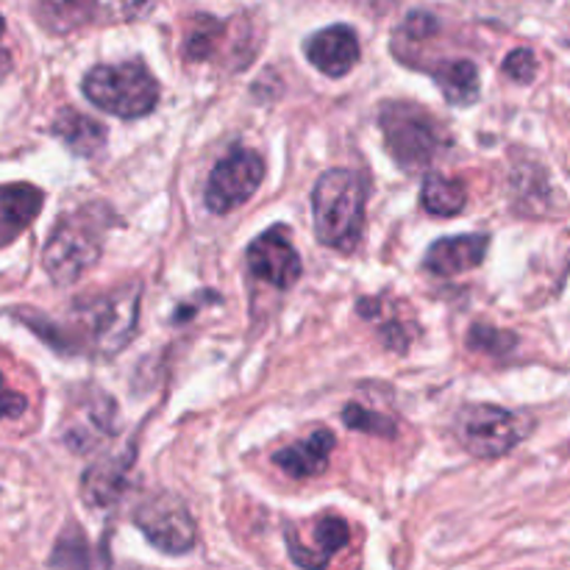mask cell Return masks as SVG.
Here are the masks:
<instances>
[{"instance_id":"cell-1","label":"cell","mask_w":570,"mask_h":570,"mask_svg":"<svg viewBox=\"0 0 570 570\" xmlns=\"http://www.w3.org/2000/svg\"><path fill=\"white\" fill-rule=\"evenodd\" d=\"M139 304H142V284L131 282L115 293L76 301L65 323L31 315V312H17V317L26 321L45 343H50L61 354H89L98 360H111L137 334Z\"/></svg>"},{"instance_id":"cell-2","label":"cell","mask_w":570,"mask_h":570,"mask_svg":"<svg viewBox=\"0 0 570 570\" xmlns=\"http://www.w3.org/2000/svg\"><path fill=\"white\" fill-rule=\"evenodd\" d=\"M367 184L354 170H326L312 189V215L321 245L351 254L362 239Z\"/></svg>"},{"instance_id":"cell-3","label":"cell","mask_w":570,"mask_h":570,"mask_svg":"<svg viewBox=\"0 0 570 570\" xmlns=\"http://www.w3.org/2000/svg\"><path fill=\"white\" fill-rule=\"evenodd\" d=\"M109 226V212L104 206H83V209L61 215L50 232L42 250V267L50 282L65 287L76 284L104 250V232Z\"/></svg>"},{"instance_id":"cell-4","label":"cell","mask_w":570,"mask_h":570,"mask_svg":"<svg viewBox=\"0 0 570 570\" xmlns=\"http://www.w3.org/2000/svg\"><path fill=\"white\" fill-rule=\"evenodd\" d=\"M83 95L92 106L137 120L150 115L159 104V81L150 76L142 61H120V65H98L83 76Z\"/></svg>"},{"instance_id":"cell-5","label":"cell","mask_w":570,"mask_h":570,"mask_svg":"<svg viewBox=\"0 0 570 570\" xmlns=\"http://www.w3.org/2000/svg\"><path fill=\"white\" fill-rule=\"evenodd\" d=\"M379 126H382L384 145L393 154V159L410 173L432 165L449 142L443 126L432 111L415 104H404V100L384 104L379 111Z\"/></svg>"},{"instance_id":"cell-6","label":"cell","mask_w":570,"mask_h":570,"mask_svg":"<svg viewBox=\"0 0 570 570\" xmlns=\"http://www.w3.org/2000/svg\"><path fill=\"white\" fill-rule=\"evenodd\" d=\"M529 421L495 404H471L460 410L454 423L456 440L476 460H499L521 445L529 434Z\"/></svg>"},{"instance_id":"cell-7","label":"cell","mask_w":570,"mask_h":570,"mask_svg":"<svg viewBox=\"0 0 570 570\" xmlns=\"http://www.w3.org/2000/svg\"><path fill=\"white\" fill-rule=\"evenodd\" d=\"M265 181V159L256 150L237 148L217 161L206 181L204 200L215 215H228L243 206Z\"/></svg>"},{"instance_id":"cell-8","label":"cell","mask_w":570,"mask_h":570,"mask_svg":"<svg viewBox=\"0 0 570 570\" xmlns=\"http://www.w3.org/2000/svg\"><path fill=\"white\" fill-rule=\"evenodd\" d=\"M134 523L148 538V543L165 554H187L198 543L193 515L176 495H154L142 501L134 512Z\"/></svg>"},{"instance_id":"cell-9","label":"cell","mask_w":570,"mask_h":570,"mask_svg":"<svg viewBox=\"0 0 570 570\" xmlns=\"http://www.w3.org/2000/svg\"><path fill=\"white\" fill-rule=\"evenodd\" d=\"M245 262L256 278L273 284L276 289H289L304 273L287 226H273L262 232L245 250Z\"/></svg>"},{"instance_id":"cell-10","label":"cell","mask_w":570,"mask_h":570,"mask_svg":"<svg viewBox=\"0 0 570 570\" xmlns=\"http://www.w3.org/2000/svg\"><path fill=\"white\" fill-rule=\"evenodd\" d=\"M284 538H287L289 560H293L295 566L304 570H326L332 557L348 546L351 529L340 515H323L312 523L309 543H304L289 527L287 532H284Z\"/></svg>"},{"instance_id":"cell-11","label":"cell","mask_w":570,"mask_h":570,"mask_svg":"<svg viewBox=\"0 0 570 570\" xmlns=\"http://www.w3.org/2000/svg\"><path fill=\"white\" fill-rule=\"evenodd\" d=\"M360 37L348 26H328L306 39V59L328 78H343L360 61Z\"/></svg>"},{"instance_id":"cell-12","label":"cell","mask_w":570,"mask_h":570,"mask_svg":"<svg viewBox=\"0 0 570 570\" xmlns=\"http://www.w3.org/2000/svg\"><path fill=\"white\" fill-rule=\"evenodd\" d=\"M117 404L111 399H106L104 393H95L89 399H83L76 410L67 415V432L65 443L72 451L83 454V451L95 449L104 438L115 434L117 423Z\"/></svg>"},{"instance_id":"cell-13","label":"cell","mask_w":570,"mask_h":570,"mask_svg":"<svg viewBox=\"0 0 570 570\" xmlns=\"http://www.w3.org/2000/svg\"><path fill=\"white\" fill-rule=\"evenodd\" d=\"M490 250L488 234H456V237H443L429 245L423 256V267L434 276H460V273L473 271L484 262Z\"/></svg>"},{"instance_id":"cell-14","label":"cell","mask_w":570,"mask_h":570,"mask_svg":"<svg viewBox=\"0 0 570 570\" xmlns=\"http://www.w3.org/2000/svg\"><path fill=\"white\" fill-rule=\"evenodd\" d=\"M134 451L126 449L120 454L104 456L100 462H95L92 468L83 471L81 479V495L89 507H98V510H106V507L117 504L120 495L126 493L128 488V471L134 465Z\"/></svg>"},{"instance_id":"cell-15","label":"cell","mask_w":570,"mask_h":570,"mask_svg":"<svg viewBox=\"0 0 570 570\" xmlns=\"http://www.w3.org/2000/svg\"><path fill=\"white\" fill-rule=\"evenodd\" d=\"M337 438L328 429H315L312 434H306L298 443L287 445V449H278L273 454V462L287 473L289 479H315L321 476L328 468V456H332Z\"/></svg>"},{"instance_id":"cell-16","label":"cell","mask_w":570,"mask_h":570,"mask_svg":"<svg viewBox=\"0 0 570 570\" xmlns=\"http://www.w3.org/2000/svg\"><path fill=\"white\" fill-rule=\"evenodd\" d=\"M45 206L42 189L33 184H6L0 189V239L9 245L22 228L31 226Z\"/></svg>"},{"instance_id":"cell-17","label":"cell","mask_w":570,"mask_h":570,"mask_svg":"<svg viewBox=\"0 0 570 570\" xmlns=\"http://www.w3.org/2000/svg\"><path fill=\"white\" fill-rule=\"evenodd\" d=\"M50 131L78 156H98L106 145L104 122L92 120L89 115H81V111L70 109V106H65V109L56 115Z\"/></svg>"},{"instance_id":"cell-18","label":"cell","mask_w":570,"mask_h":570,"mask_svg":"<svg viewBox=\"0 0 570 570\" xmlns=\"http://www.w3.org/2000/svg\"><path fill=\"white\" fill-rule=\"evenodd\" d=\"M429 76L440 83L445 100L454 106L476 104L479 92H482V81H479L476 65L468 59L440 61L438 67H429Z\"/></svg>"},{"instance_id":"cell-19","label":"cell","mask_w":570,"mask_h":570,"mask_svg":"<svg viewBox=\"0 0 570 570\" xmlns=\"http://www.w3.org/2000/svg\"><path fill=\"white\" fill-rule=\"evenodd\" d=\"M421 204L429 215L454 217L465 209L468 189L460 178H449V176H440V173H429V176L423 178Z\"/></svg>"},{"instance_id":"cell-20","label":"cell","mask_w":570,"mask_h":570,"mask_svg":"<svg viewBox=\"0 0 570 570\" xmlns=\"http://www.w3.org/2000/svg\"><path fill=\"white\" fill-rule=\"evenodd\" d=\"M95 11V0H42L39 20L53 31H72L87 22Z\"/></svg>"},{"instance_id":"cell-21","label":"cell","mask_w":570,"mask_h":570,"mask_svg":"<svg viewBox=\"0 0 570 570\" xmlns=\"http://www.w3.org/2000/svg\"><path fill=\"white\" fill-rule=\"evenodd\" d=\"M343 421L348 429L365 434H382V438H395V423L390 417L379 415V412L365 410L362 404H348L343 410Z\"/></svg>"},{"instance_id":"cell-22","label":"cell","mask_w":570,"mask_h":570,"mask_svg":"<svg viewBox=\"0 0 570 570\" xmlns=\"http://www.w3.org/2000/svg\"><path fill=\"white\" fill-rule=\"evenodd\" d=\"M468 345L479 354H507L518 345L515 334L504 332V328H495V326H473V332L468 334Z\"/></svg>"},{"instance_id":"cell-23","label":"cell","mask_w":570,"mask_h":570,"mask_svg":"<svg viewBox=\"0 0 570 570\" xmlns=\"http://www.w3.org/2000/svg\"><path fill=\"white\" fill-rule=\"evenodd\" d=\"M504 76H510L518 83H532L538 76V56L529 48H518L512 53H507L504 65H501Z\"/></svg>"},{"instance_id":"cell-24","label":"cell","mask_w":570,"mask_h":570,"mask_svg":"<svg viewBox=\"0 0 570 570\" xmlns=\"http://www.w3.org/2000/svg\"><path fill=\"white\" fill-rule=\"evenodd\" d=\"M17 406H26V401L17 399V393H6V404H3L6 417H17Z\"/></svg>"},{"instance_id":"cell-25","label":"cell","mask_w":570,"mask_h":570,"mask_svg":"<svg viewBox=\"0 0 570 570\" xmlns=\"http://www.w3.org/2000/svg\"><path fill=\"white\" fill-rule=\"evenodd\" d=\"M148 3H150V0H122L128 17H134V14H139L142 9H148Z\"/></svg>"}]
</instances>
